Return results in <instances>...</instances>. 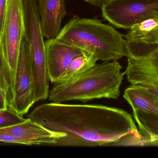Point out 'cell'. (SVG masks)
<instances>
[{
  "label": "cell",
  "instance_id": "6da1fadb",
  "mask_svg": "<svg viewBox=\"0 0 158 158\" xmlns=\"http://www.w3.org/2000/svg\"><path fill=\"white\" fill-rule=\"evenodd\" d=\"M52 131L64 133L52 146H106L123 137H141L131 114L117 108L102 105L44 104L27 116Z\"/></svg>",
  "mask_w": 158,
  "mask_h": 158
},
{
  "label": "cell",
  "instance_id": "7a4b0ae2",
  "mask_svg": "<svg viewBox=\"0 0 158 158\" xmlns=\"http://www.w3.org/2000/svg\"><path fill=\"white\" fill-rule=\"evenodd\" d=\"M118 60L96 64L84 73L64 81L54 83L49 100L63 103L77 100L83 103L94 99H117L124 72Z\"/></svg>",
  "mask_w": 158,
  "mask_h": 158
},
{
  "label": "cell",
  "instance_id": "3957f363",
  "mask_svg": "<svg viewBox=\"0 0 158 158\" xmlns=\"http://www.w3.org/2000/svg\"><path fill=\"white\" fill-rule=\"evenodd\" d=\"M64 43L93 53L98 60L109 62L127 57L123 36L100 20L75 16L63 27L57 37Z\"/></svg>",
  "mask_w": 158,
  "mask_h": 158
},
{
  "label": "cell",
  "instance_id": "277c9868",
  "mask_svg": "<svg viewBox=\"0 0 158 158\" xmlns=\"http://www.w3.org/2000/svg\"><path fill=\"white\" fill-rule=\"evenodd\" d=\"M25 33L23 0H7L6 13L0 37V65L6 87L8 108L15 99L17 67L20 43Z\"/></svg>",
  "mask_w": 158,
  "mask_h": 158
},
{
  "label": "cell",
  "instance_id": "5b68a950",
  "mask_svg": "<svg viewBox=\"0 0 158 158\" xmlns=\"http://www.w3.org/2000/svg\"><path fill=\"white\" fill-rule=\"evenodd\" d=\"M25 33L30 45V62L35 103L49 96V79L45 41L36 0H23Z\"/></svg>",
  "mask_w": 158,
  "mask_h": 158
},
{
  "label": "cell",
  "instance_id": "8992f818",
  "mask_svg": "<svg viewBox=\"0 0 158 158\" xmlns=\"http://www.w3.org/2000/svg\"><path fill=\"white\" fill-rule=\"evenodd\" d=\"M102 16L119 28L158 16V0H115L101 7Z\"/></svg>",
  "mask_w": 158,
  "mask_h": 158
},
{
  "label": "cell",
  "instance_id": "52a82bcc",
  "mask_svg": "<svg viewBox=\"0 0 158 158\" xmlns=\"http://www.w3.org/2000/svg\"><path fill=\"white\" fill-rule=\"evenodd\" d=\"M125 74L131 85L144 87L158 96V47L128 53Z\"/></svg>",
  "mask_w": 158,
  "mask_h": 158
},
{
  "label": "cell",
  "instance_id": "ba28073f",
  "mask_svg": "<svg viewBox=\"0 0 158 158\" xmlns=\"http://www.w3.org/2000/svg\"><path fill=\"white\" fill-rule=\"evenodd\" d=\"M35 103L30 45L24 33L19 49L12 110L23 116L28 113Z\"/></svg>",
  "mask_w": 158,
  "mask_h": 158
},
{
  "label": "cell",
  "instance_id": "9c48e42d",
  "mask_svg": "<svg viewBox=\"0 0 158 158\" xmlns=\"http://www.w3.org/2000/svg\"><path fill=\"white\" fill-rule=\"evenodd\" d=\"M45 45L49 81L52 83H56L59 81L73 60L82 54L84 51L56 38L48 39Z\"/></svg>",
  "mask_w": 158,
  "mask_h": 158
},
{
  "label": "cell",
  "instance_id": "30bf717a",
  "mask_svg": "<svg viewBox=\"0 0 158 158\" xmlns=\"http://www.w3.org/2000/svg\"><path fill=\"white\" fill-rule=\"evenodd\" d=\"M0 133L12 135L24 139L31 145L48 146H52L58 139L66 135L64 133L47 130L28 118L22 123L0 129Z\"/></svg>",
  "mask_w": 158,
  "mask_h": 158
},
{
  "label": "cell",
  "instance_id": "8fae6325",
  "mask_svg": "<svg viewBox=\"0 0 158 158\" xmlns=\"http://www.w3.org/2000/svg\"><path fill=\"white\" fill-rule=\"evenodd\" d=\"M129 30L124 36L127 53L158 48V16L136 23Z\"/></svg>",
  "mask_w": 158,
  "mask_h": 158
},
{
  "label": "cell",
  "instance_id": "7c38bea8",
  "mask_svg": "<svg viewBox=\"0 0 158 158\" xmlns=\"http://www.w3.org/2000/svg\"><path fill=\"white\" fill-rule=\"evenodd\" d=\"M38 7L44 37L56 38L66 14L65 0H39Z\"/></svg>",
  "mask_w": 158,
  "mask_h": 158
},
{
  "label": "cell",
  "instance_id": "4fadbf2b",
  "mask_svg": "<svg viewBox=\"0 0 158 158\" xmlns=\"http://www.w3.org/2000/svg\"><path fill=\"white\" fill-rule=\"evenodd\" d=\"M123 96L133 110L141 109L158 115V96L146 88L131 84L125 89Z\"/></svg>",
  "mask_w": 158,
  "mask_h": 158
},
{
  "label": "cell",
  "instance_id": "5bb4252c",
  "mask_svg": "<svg viewBox=\"0 0 158 158\" xmlns=\"http://www.w3.org/2000/svg\"><path fill=\"white\" fill-rule=\"evenodd\" d=\"M133 116L138 125L141 141L148 143L158 141V115L136 109L133 110Z\"/></svg>",
  "mask_w": 158,
  "mask_h": 158
},
{
  "label": "cell",
  "instance_id": "9a60e30c",
  "mask_svg": "<svg viewBox=\"0 0 158 158\" xmlns=\"http://www.w3.org/2000/svg\"><path fill=\"white\" fill-rule=\"evenodd\" d=\"M97 61L98 60L93 53L84 51L82 54L73 60L58 82L64 81L84 73L94 66Z\"/></svg>",
  "mask_w": 158,
  "mask_h": 158
},
{
  "label": "cell",
  "instance_id": "2e32d148",
  "mask_svg": "<svg viewBox=\"0 0 158 158\" xmlns=\"http://www.w3.org/2000/svg\"><path fill=\"white\" fill-rule=\"evenodd\" d=\"M27 119L9 108L0 110V129L24 122Z\"/></svg>",
  "mask_w": 158,
  "mask_h": 158
},
{
  "label": "cell",
  "instance_id": "e0dca14e",
  "mask_svg": "<svg viewBox=\"0 0 158 158\" xmlns=\"http://www.w3.org/2000/svg\"><path fill=\"white\" fill-rule=\"evenodd\" d=\"M7 0H0V37L2 35L3 27L6 13Z\"/></svg>",
  "mask_w": 158,
  "mask_h": 158
},
{
  "label": "cell",
  "instance_id": "ac0fdd59",
  "mask_svg": "<svg viewBox=\"0 0 158 158\" xmlns=\"http://www.w3.org/2000/svg\"><path fill=\"white\" fill-rule=\"evenodd\" d=\"M113 1L115 0H84L85 2L88 3L91 5L100 7Z\"/></svg>",
  "mask_w": 158,
  "mask_h": 158
},
{
  "label": "cell",
  "instance_id": "d6986e66",
  "mask_svg": "<svg viewBox=\"0 0 158 158\" xmlns=\"http://www.w3.org/2000/svg\"><path fill=\"white\" fill-rule=\"evenodd\" d=\"M8 108L6 96L4 91L0 87V110L6 109Z\"/></svg>",
  "mask_w": 158,
  "mask_h": 158
},
{
  "label": "cell",
  "instance_id": "ffe728a7",
  "mask_svg": "<svg viewBox=\"0 0 158 158\" xmlns=\"http://www.w3.org/2000/svg\"><path fill=\"white\" fill-rule=\"evenodd\" d=\"M0 87L2 89V90L4 91L6 93V87L5 82L4 79L1 65H0Z\"/></svg>",
  "mask_w": 158,
  "mask_h": 158
}]
</instances>
